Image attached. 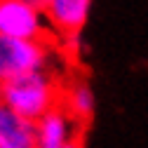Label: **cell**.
Masks as SVG:
<instances>
[{
    "instance_id": "obj_1",
    "label": "cell",
    "mask_w": 148,
    "mask_h": 148,
    "mask_svg": "<svg viewBox=\"0 0 148 148\" xmlns=\"http://www.w3.org/2000/svg\"><path fill=\"white\" fill-rule=\"evenodd\" d=\"M64 78L57 71H35L0 85V101L26 122H38L61 103Z\"/></svg>"
},
{
    "instance_id": "obj_2",
    "label": "cell",
    "mask_w": 148,
    "mask_h": 148,
    "mask_svg": "<svg viewBox=\"0 0 148 148\" xmlns=\"http://www.w3.org/2000/svg\"><path fill=\"white\" fill-rule=\"evenodd\" d=\"M59 45L35 42V40H16L0 35V82L28 75V73L47 68L52 52Z\"/></svg>"
},
{
    "instance_id": "obj_3",
    "label": "cell",
    "mask_w": 148,
    "mask_h": 148,
    "mask_svg": "<svg viewBox=\"0 0 148 148\" xmlns=\"http://www.w3.org/2000/svg\"><path fill=\"white\" fill-rule=\"evenodd\" d=\"M0 35L59 45V38L42 26L40 12L24 0H0Z\"/></svg>"
},
{
    "instance_id": "obj_4",
    "label": "cell",
    "mask_w": 148,
    "mask_h": 148,
    "mask_svg": "<svg viewBox=\"0 0 148 148\" xmlns=\"http://www.w3.org/2000/svg\"><path fill=\"white\" fill-rule=\"evenodd\" d=\"M92 7V0H47L45 5V16L59 40L78 38L82 31L87 14Z\"/></svg>"
},
{
    "instance_id": "obj_5",
    "label": "cell",
    "mask_w": 148,
    "mask_h": 148,
    "mask_svg": "<svg viewBox=\"0 0 148 148\" xmlns=\"http://www.w3.org/2000/svg\"><path fill=\"white\" fill-rule=\"evenodd\" d=\"M0 148H38L35 125L21 120L0 101Z\"/></svg>"
},
{
    "instance_id": "obj_6",
    "label": "cell",
    "mask_w": 148,
    "mask_h": 148,
    "mask_svg": "<svg viewBox=\"0 0 148 148\" xmlns=\"http://www.w3.org/2000/svg\"><path fill=\"white\" fill-rule=\"evenodd\" d=\"M82 143H85V136H75V139H71L64 148H82Z\"/></svg>"
},
{
    "instance_id": "obj_7",
    "label": "cell",
    "mask_w": 148,
    "mask_h": 148,
    "mask_svg": "<svg viewBox=\"0 0 148 148\" xmlns=\"http://www.w3.org/2000/svg\"><path fill=\"white\" fill-rule=\"evenodd\" d=\"M24 3H28L31 7H35L38 12H42V10H45V5H47V0H24Z\"/></svg>"
},
{
    "instance_id": "obj_8",
    "label": "cell",
    "mask_w": 148,
    "mask_h": 148,
    "mask_svg": "<svg viewBox=\"0 0 148 148\" xmlns=\"http://www.w3.org/2000/svg\"><path fill=\"white\" fill-rule=\"evenodd\" d=\"M0 85H3V82H0Z\"/></svg>"
}]
</instances>
